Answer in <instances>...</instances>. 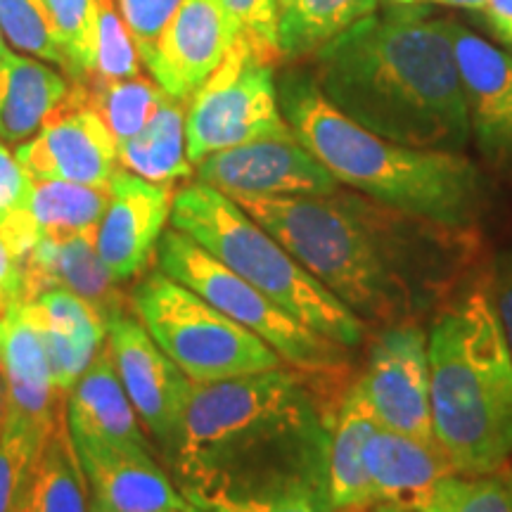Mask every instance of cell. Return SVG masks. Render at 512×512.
<instances>
[{
    "label": "cell",
    "mask_w": 512,
    "mask_h": 512,
    "mask_svg": "<svg viewBox=\"0 0 512 512\" xmlns=\"http://www.w3.org/2000/svg\"><path fill=\"white\" fill-rule=\"evenodd\" d=\"M235 202L366 325L420 320L475 259V230L415 219L358 192Z\"/></svg>",
    "instance_id": "6da1fadb"
},
{
    "label": "cell",
    "mask_w": 512,
    "mask_h": 512,
    "mask_svg": "<svg viewBox=\"0 0 512 512\" xmlns=\"http://www.w3.org/2000/svg\"><path fill=\"white\" fill-rule=\"evenodd\" d=\"M316 83L339 112L408 147L463 152L470 121L448 19L422 8L363 17L316 50Z\"/></svg>",
    "instance_id": "7a4b0ae2"
},
{
    "label": "cell",
    "mask_w": 512,
    "mask_h": 512,
    "mask_svg": "<svg viewBox=\"0 0 512 512\" xmlns=\"http://www.w3.org/2000/svg\"><path fill=\"white\" fill-rule=\"evenodd\" d=\"M290 366L219 382H192L169 453L185 496L287 479L328 486L332 415Z\"/></svg>",
    "instance_id": "3957f363"
},
{
    "label": "cell",
    "mask_w": 512,
    "mask_h": 512,
    "mask_svg": "<svg viewBox=\"0 0 512 512\" xmlns=\"http://www.w3.org/2000/svg\"><path fill=\"white\" fill-rule=\"evenodd\" d=\"M278 100L299 143L339 185L415 219L475 230L486 192L482 174L463 152L408 147L377 136L339 112L309 74H285Z\"/></svg>",
    "instance_id": "277c9868"
},
{
    "label": "cell",
    "mask_w": 512,
    "mask_h": 512,
    "mask_svg": "<svg viewBox=\"0 0 512 512\" xmlns=\"http://www.w3.org/2000/svg\"><path fill=\"white\" fill-rule=\"evenodd\" d=\"M427 351L434 437L456 472L512 463V354L486 283L439 306Z\"/></svg>",
    "instance_id": "5b68a950"
},
{
    "label": "cell",
    "mask_w": 512,
    "mask_h": 512,
    "mask_svg": "<svg viewBox=\"0 0 512 512\" xmlns=\"http://www.w3.org/2000/svg\"><path fill=\"white\" fill-rule=\"evenodd\" d=\"M171 226L264 292L292 318L339 347L351 351L366 337L368 325L347 304L320 285L290 249L238 202L211 185L195 181L176 192Z\"/></svg>",
    "instance_id": "8992f818"
},
{
    "label": "cell",
    "mask_w": 512,
    "mask_h": 512,
    "mask_svg": "<svg viewBox=\"0 0 512 512\" xmlns=\"http://www.w3.org/2000/svg\"><path fill=\"white\" fill-rule=\"evenodd\" d=\"M131 309L157 347L195 384L285 366L264 339L159 268L133 287Z\"/></svg>",
    "instance_id": "52a82bcc"
},
{
    "label": "cell",
    "mask_w": 512,
    "mask_h": 512,
    "mask_svg": "<svg viewBox=\"0 0 512 512\" xmlns=\"http://www.w3.org/2000/svg\"><path fill=\"white\" fill-rule=\"evenodd\" d=\"M155 259L159 271L171 275L223 316L264 339L283 358L285 366L313 380L342 375L347 368L349 349L306 328L178 228L164 230Z\"/></svg>",
    "instance_id": "ba28073f"
},
{
    "label": "cell",
    "mask_w": 512,
    "mask_h": 512,
    "mask_svg": "<svg viewBox=\"0 0 512 512\" xmlns=\"http://www.w3.org/2000/svg\"><path fill=\"white\" fill-rule=\"evenodd\" d=\"M280 112L273 62L233 41L214 74L188 100L185 140L192 166L214 152L290 133Z\"/></svg>",
    "instance_id": "9c48e42d"
},
{
    "label": "cell",
    "mask_w": 512,
    "mask_h": 512,
    "mask_svg": "<svg viewBox=\"0 0 512 512\" xmlns=\"http://www.w3.org/2000/svg\"><path fill=\"white\" fill-rule=\"evenodd\" d=\"M356 387L377 425L437 441L432 425L430 351L420 320L384 325L377 332Z\"/></svg>",
    "instance_id": "30bf717a"
},
{
    "label": "cell",
    "mask_w": 512,
    "mask_h": 512,
    "mask_svg": "<svg viewBox=\"0 0 512 512\" xmlns=\"http://www.w3.org/2000/svg\"><path fill=\"white\" fill-rule=\"evenodd\" d=\"M195 178L228 195L230 200L332 195L342 190L337 178L299 143L292 131L214 152L195 164Z\"/></svg>",
    "instance_id": "8fae6325"
},
{
    "label": "cell",
    "mask_w": 512,
    "mask_h": 512,
    "mask_svg": "<svg viewBox=\"0 0 512 512\" xmlns=\"http://www.w3.org/2000/svg\"><path fill=\"white\" fill-rule=\"evenodd\" d=\"M15 157L34 181H67L81 185H112L121 169L117 138L98 112L86 102L81 83L46 126L27 143L17 145Z\"/></svg>",
    "instance_id": "7c38bea8"
},
{
    "label": "cell",
    "mask_w": 512,
    "mask_h": 512,
    "mask_svg": "<svg viewBox=\"0 0 512 512\" xmlns=\"http://www.w3.org/2000/svg\"><path fill=\"white\" fill-rule=\"evenodd\" d=\"M105 344L145 432L169 458L181 430L192 382L157 347L133 309L107 323Z\"/></svg>",
    "instance_id": "4fadbf2b"
},
{
    "label": "cell",
    "mask_w": 512,
    "mask_h": 512,
    "mask_svg": "<svg viewBox=\"0 0 512 512\" xmlns=\"http://www.w3.org/2000/svg\"><path fill=\"white\" fill-rule=\"evenodd\" d=\"M174 190L119 169L110 185V202L95 230V249L117 283L147 271L155 259L166 223H171Z\"/></svg>",
    "instance_id": "5bb4252c"
},
{
    "label": "cell",
    "mask_w": 512,
    "mask_h": 512,
    "mask_svg": "<svg viewBox=\"0 0 512 512\" xmlns=\"http://www.w3.org/2000/svg\"><path fill=\"white\" fill-rule=\"evenodd\" d=\"M470 121V138L489 162H512V53L448 19Z\"/></svg>",
    "instance_id": "9a60e30c"
},
{
    "label": "cell",
    "mask_w": 512,
    "mask_h": 512,
    "mask_svg": "<svg viewBox=\"0 0 512 512\" xmlns=\"http://www.w3.org/2000/svg\"><path fill=\"white\" fill-rule=\"evenodd\" d=\"M230 46L221 0H181L145 67L164 93L188 102L219 69Z\"/></svg>",
    "instance_id": "2e32d148"
},
{
    "label": "cell",
    "mask_w": 512,
    "mask_h": 512,
    "mask_svg": "<svg viewBox=\"0 0 512 512\" xmlns=\"http://www.w3.org/2000/svg\"><path fill=\"white\" fill-rule=\"evenodd\" d=\"M64 418L72 439L133 456H152L150 434L128 399L107 344L64 396Z\"/></svg>",
    "instance_id": "e0dca14e"
},
{
    "label": "cell",
    "mask_w": 512,
    "mask_h": 512,
    "mask_svg": "<svg viewBox=\"0 0 512 512\" xmlns=\"http://www.w3.org/2000/svg\"><path fill=\"white\" fill-rule=\"evenodd\" d=\"M91 501L107 512H197L155 456H133L74 439Z\"/></svg>",
    "instance_id": "ac0fdd59"
},
{
    "label": "cell",
    "mask_w": 512,
    "mask_h": 512,
    "mask_svg": "<svg viewBox=\"0 0 512 512\" xmlns=\"http://www.w3.org/2000/svg\"><path fill=\"white\" fill-rule=\"evenodd\" d=\"M0 377L8 394V411L36 425H50L64 406L29 299L12 304L0 316Z\"/></svg>",
    "instance_id": "d6986e66"
},
{
    "label": "cell",
    "mask_w": 512,
    "mask_h": 512,
    "mask_svg": "<svg viewBox=\"0 0 512 512\" xmlns=\"http://www.w3.org/2000/svg\"><path fill=\"white\" fill-rule=\"evenodd\" d=\"M31 294L57 287L86 299L110 323L119 313L131 311V297L121 292V283L102 264L95 235L43 238L22 256ZM27 297V299H29Z\"/></svg>",
    "instance_id": "ffe728a7"
},
{
    "label": "cell",
    "mask_w": 512,
    "mask_h": 512,
    "mask_svg": "<svg viewBox=\"0 0 512 512\" xmlns=\"http://www.w3.org/2000/svg\"><path fill=\"white\" fill-rule=\"evenodd\" d=\"M29 304L46 342L55 387L67 396L105 347V318L86 299L57 287L31 294Z\"/></svg>",
    "instance_id": "44dd1931"
},
{
    "label": "cell",
    "mask_w": 512,
    "mask_h": 512,
    "mask_svg": "<svg viewBox=\"0 0 512 512\" xmlns=\"http://www.w3.org/2000/svg\"><path fill=\"white\" fill-rule=\"evenodd\" d=\"M110 202V185H81L67 181H34L29 207L0 228V238L12 254L22 256L43 238L95 235Z\"/></svg>",
    "instance_id": "7402d4cb"
},
{
    "label": "cell",
    "mask_w": 512,
    "mask_h": 512,
    "mask_svg": "<svg viewBox=\"0 0 512 512\" xmlns=\"http://www.w3.org/2000/svg\"><path fill=\"white\" fill-rule=\"evenodd\" d=\"M366 470L375 505L418 501L441 479L456 475L439 441H425L380 425L366 444Z\"/></svg>",
    "instance_id": "603a6c76"
},
{
    "label": "cell",
    "mask_w": 512,
    "mask_h": 512,
    "mask_svg": "<svg viewBox=\"0 0 512 512\" xmlns=\"http://www.w3.org/2000/svg\"><path fill=\"white\" fill-rule=\"evenodd\" d=\"M72 86L46 64L5 48L0 53V140L22 145L46 126Z\"/></svg>",
    "instance_id": "cb8c5ba5"
},
{
    "label": "cell",
    "mask_w": 512,
    "mask_h": 512,
    "mask_svg": "<svg viewBox=\"0 0 512 512\" xmlns=\"http://www.w3.org/2000/svg\"><path fill=\"white\" fill-rule=\"evenodd\" d=\"M375 427L377 420L368 411L356 382H351L330 422L328 496L339 512H361L375 505L366 470V444Z\"/></svg>",
    "instance_id": "d4e9b609"
},
{
    "label": "cell",
    "mask_w": 512,
    "mask_h": 512,
    "mask_svg": "<svg viewBox=\"0 0 512 512\" xmlns=\"http://www.w3.org/2000/svg\"><path fill=\"white\" fill-rule=\"evenodd\" d=\"M188 102L164 93L150 121L133 138L119 143V164L150 183L171 185L195 174L185 140Z\"/></svg>",
    "instance_id": "484cf974"
},
{
    "label": "cell",
    "mask_w": 512,
    "mask_h": 512,
    "mask_svg": "<svg viewBox=\"0 0 512 512\" xmlns=\"http://www.w3.org/2000/svg\"><path fill=\"white\" fill-rule=\"evenodd\" d=\"M91 491L62 411L55 415L19 512H91Z\"/></svg>",
    "instance_id": "4316f807"
},
{
    "label": "cell",
    "mask_w": 512,
    "mask_h": 512,
    "mask_svg": "<svg viewBox=\"0 0 512 512\" xmlns=\"http://www.w3.org/2000/svg\"><path fill=\"white\" fill-rule=\"evenodd\" d=\"M380 0H287L280 5V57L316 53L332 38L377 12Z\"/></svg>",
    "instance_id": "83f0119b"
},
{
    "label": "cell",
    "mask_w": 512,
    "mask_h": 512,
    "mask_svg": "<svg viewBox=\"0 0 512 512\" xmlns=\"http://www.w3.org/2000/svg\"><path fill=\"white\" fill-rule=\"evenodd\" d=\"M361 512H512V463L482 475H448L411 503H380Z\"/></svg>",
    "instance_id": "f1b7e54d"
},
{
    "label": "cell",
    "mask_w": 512,
    "mask_h": 512,
    "mask_svg": "<svg viewBox=\"0 0 512 512\" xmlns=\"http://www.w3.org/2000/svg\"><path fill=\"white\" fill-rule=\"evenodd\" d=\"M197 512H339L328 486L311 479H287L240 491L185 496Z\"/></svg>",
    "instance_id": "f546056e"
},
{
    "label": "cell",
    "mask_w": 512,
    "mask_h": 512,
    "mask_svg": "<svg viewBox=\"0 0 512 512\" xmlns=\"http://www.w3.org/2000/svg\"><path fill=\"white\" fill-rule=\"evenodd\" d=\"M53 422L36 425L15 411H5L3 432H0V512L22 510L38 456Z\"/></svg>",
    "instance_id": "4dcf8cb0"
},
{
    "label": "cell",
    "mask_w": 512,
    "mask_h": 512,
    "mask_svg": "<svg viewBox=\"0 0 512 512\" xmlns=\"http://www.w3.org/2000/svg\"><path fill=\"white\" fill-rule=\"evenodd\" d=\"M81 86L86 102L100 114L117 138V145L136 136L164 98L162 88L143 76L124 81H91Z\"/></svg>",
    "instance_id": "1f68e13d"
},
{
    "label": "cell",
    "mask_w": 512,
    "mask_h": 512,
    "mask_svg": "<svg viewBox=\"0 0 512 512\" xmlns=\"http://www.w3.org/2000/svg\"><path fill=\"white\" fill-rule=\"evenodd\" d=\"M60 43L67 74L74 83L93 76V36L98 0H38Z\"/></svg>",
    "instance_id": "d6a6232c"
},
{
    "label": "cell",
    "mask_w": 512,
    "mask_h": 512,
    "mask_svg": "<svg viewBox=\"0 0 512 512\" xmlns=\"http://www.w3.org/2000/svg\"><path fill=\"white\" fill-rule=\"evenodd\" d=\"M136 76H140V55L124 12L117 0H98L91 81H124Z\"/></svg>",
    "instance_id": "836d02e7"
},
{
    "label": "cell",
    "mask_w": 512,
    "mask_h": 512,
    "mask_svg": "<svg viewBox=\"0 0 512 512\" xmlns=\"http://www.w3.org/2000/svg\"><path fill=\"white\" fill-rule=\"evenodd\" d=\"M0 31L15 48L67 72V60L38 0H0Z\"/></svg>",
    "instance_id": "e575fe53"
},
{
    "label": "cell",
    "mask_w": 512,
    "mask_h": 512,
    "mask_svg": "<svg viewBox=\"0 0 512 512\" xmlns=\"http://www.w3.org/2000/svg\"><path fill=\"white\" fill-rule=\"evenodd\" d=\"M221 8L233 41L247 43L268 62L280 57L278 0H221Z\"/></svg>",
    "instance_id": "d590c367"
},
{
    "label": "cell",
    "mask_w": 512,
    "mask_h": 512,
    "mask_svg": "<svg viewBox=\"0 0 512 512\" xmlns=\"http://www.w3.org/2000/svg\"><path fill=\"white\" fill-rule=\"evenodd\" d=\"M117 3L136 41L140 62L145 64L155 53L159 36L181 0H117Z\"/></svg>",
    "instance_id": "8d00e7d4"
},
{
    "label": "cell",
    "mask_w": 512,
    "mask_h": 512,
    "mask_svg": "<svg viewBox=\"0 0 512 512\" xmlns=\"http://www.w3.org/2000/svg\"><path fill=\"white\" fill-rule=\"evenodd\" d=\"M31 190H34V178L0 140V228L27 211Z\"/></svg>",
    "instance_id": "74e56055"
},
{
    "label": "cell",
    "mask_w": 512,
    "mask_h": 512,
    "mask_svg": "<svg viewBox=\"0 0 512 512\" xmlns=\"http://www.w3.org/2000/svg\"><path fill=\"white\" fill-rule=\"evenodd\" d=\"M486 290H489L491 304H494L498 323H501L505 342H508L512 354V247H505L494 256Z\"/></svg>",
    "instance_id": "f35d334b"
},
{
    "label": "cell",
    "mask_w": 512,
    "mask_h": 512,
    "mask_svg": "<svg viewBox=\"0 0 512 512\" xmlns=\"http://www.w3.org/2000/svg\"><path fill=\"white\" fill-rule=\"evenodd\" d=\"M29 297L27 273H24L22 261L10 252L3 238H0V316L10 309L12 304L22 302Z\"/></svg>",
    "instance_id": "ab89813d"
},
{
    "label": "cell",
    "mask_w": 512,
    "mask_h": 512,
    "mask_svg": "<svg viewBox=\"0 0 512 512\" xmlns=\"http://www.w3.org/2000/svg\"><path fill=\"white\" fill-rule=\"evenodd\" d=\"M484 15L498 38L512 50V0H489Z\"/></svg>",
    "instance_id": "60d3db41"
},
{
    "label": "cell",
    "mask_w": 512,
    "mask_h": 512,
    "mask_svg": "<svg viewBox=\"0 0 512 512\" xmlns=\"http://www.w3.org/2000/svg\"><path fill=\"white\" fill-rule=\"evenodd\" d=\"M396 5H413L420 3V0H394ZM430 3H439V5H451V8H463V10H482L486 8L489 0H430Z\"/></svg>",
    "instance_id": "b9f144b4"
},
{
    "label": "cell",
    "mask_w": 512,
    "mask_h": 512,
    "mask_svg": "<svg viewBox=\"0 0 512 512\" xmlns=\"http://www.w3.org/2000/svg\"><path fill=\"white\" fill-rule=\"evenodd\" d=\"M5 411H8V394H5V382H3V377H0V432H3Z\"/></svg>",
    "instance_id": "7bdbcfd3"
},
{
    "label": "cell",
    "mask_w": 512,
    "mask_h": 512,
    "mask_svg": "<svg viewBox=\"0 0 512 512\" xmlns=\"http://www.w3.org/2000/svg\"><path fill=\"white\" fill-rule=\"evenodd\" d=\"M5 48H8V46H5V43H3V31H0V53H3Z\"/></svg>",
    "instance_id": "ee69618b"
},
{
    "label": "cell",
    "mask_w": 512,
    "mask_h": 512,
    "mask_svg": "<svg viewBox=\"0 0 512 512\" xmlns=\"http://www.w3.org/2000/svg\"><path fill=\"white\" fill-rule=\"evenodd\" d=\"M93 503V501H91ZM91 512H107V510H102V508H98V505H91Z\"/></svg>",
    "instance_id": "f6af8a7d"
},
{
    "label": "cell",
    "mask_w": 512,
    "mask_h": 512,
    "mask_svg": "<svg viewBox=\"0 0 512 512\" xmlns=\"http://www.w3.org/2000/svg\"><path fill=\"white\" fill-rule=\"evenodd\" d=\"M287 3V0H278V5H285Z\"/></svg>",
    "instance_id": "bcb514c9"
}]
</instances>
